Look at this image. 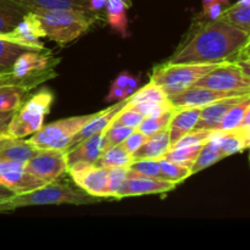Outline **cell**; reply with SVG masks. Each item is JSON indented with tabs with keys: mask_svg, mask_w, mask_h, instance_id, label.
Wrapping results in <instances>:
<instances>
[{
	"mask_svg": "<svg viewBox=\"0 0 250 250\" xmlns=\"http://www.w3.org/2000/svg\"><path fill=\"white\" fill-rule=\"evenodd\" d=\"M14 112H0V134H7V127Z\"/></svg>",
	"mask_w": 250,
	"mask_h": 250,
	"instance_id": "obj_44",
	"label": "cell"
},
{
	"mask_svg": "<svg viewBox=\"0 0 250 250\" xmlns=\"http://www.w3.org/2000/svg\"><path fill=\"white\" fill-rule=\"evenodd\" d=\"M220 20L250 33V5L236 2L232 6L225 7Z\"/></svg>",
	"mask_w": 250,
	"mask_h": 250,
	"instance_id": "obj_29",
	"label": "cell"
},
{
	"mask_svg": "<svg viewBox=\"0 0 250 250\" xmlns=\"http://www.w3.org/2000/svg\"><path fill=\"white\" fill-rule=\"evenodd\" d=\"M0 185L15 194H23L46 185V182L27 172L24 164L0 160Z\"/></svg>",
	"mask_w": 250,
	"mask_h": 250,
	"instance_id": "obj_11",
	"label": "cell"
},
{
	"mask_svg": "<svg viewBox=\"0 0 250 250\" xmlns=\"http://www.w3.org/2000/svg\"><path fill=\"white\" fill-rule=\"evenodd\" d=\"M170 136H168V129L154 133L148 137L143 146L138 149L134 154H132L133 160L138 159H159L164 158L167 150L170 149Z\"/></svg>",
	"mask_w": 250,
	"mask_h": 250,
	"instance_id": "obj_21",
	"label": "cell"
},
{
	"mask_svg": "<svg viewBox=\"0 0 250 250\" xmlns=\"http://www.w3.org/2000/svg\"><path fill=\"white\" fill-rule=\"evenodd\" d=\"M9 41L27 46L32 50H44L45 46L41 41L45 37L41 21L34 12H27L26 16L16 24L14 29L4 34H0Z\"/></svg>",
	"mask_w": 250,
	"mask_h": 250,
	"instance_id": "obj_12",
	"label": "cell"
},
{
	"mask_svg": "<svg viewBox=\"0 0 250 250\" xmlns=\"http://www.w3.org/2000/svg\"><path fill=\"white\" fill-rule=\"evenodd\" d=\"M132 109L138 111L139 114L146 117H155L170 111L173 107L171 106L170 102H142V103H127Z\"/></svg>",
	"mask_w": 250,
	"mask_h": 250,
	"instance_id": "obj_38",
	"label": "cell"
},
{
	"mask_svg": "<svg viewBox=\"0 0 250 250\" xmlns=\"http://www.w3.org/2000/svg\"><path fill=\"white\" fill-rule=\"evenodd\" d=\"M37 15L45 37L60 46L76 41L87 33L98 20V14H84L76 10H38L31 11Z\"/></svg>",
	"mask_w": 250,
	"mask_h": 250,
	"instance_id": "obj_3",
	"label": "cell"
},
{
	"mask_svg": "<svg viewBox=\"0 0 250 250\" xmlns=\"http://www.w3.org/2000/svg\"><path fill=\"white\" fill-rule=\"evenodd\" d=\"M220 62H165L156 66L150 75V81L161 88L166 95L180 94L211 71Z\"/></svg>",
	"mask_w": 250,
	"mask_h": 250,
	"instance_id": "obj_5",
	"label": "cell"
},
{
	"mask_svg": "<svg viewBox=\"0 0 250 250\" xmlns=\"http://www.w3.org/2000/svg\"><path fill=\"white\" fill-rule=\"evenodd\" d=\"M36 153L37 149L33 148L27 139H14L9 146L0 150V160L26 164Z\"/></svg>",
	"mask_w": 250,
	"mask_h": 250,
	"instance_id": "obj_26",
	"label": "cell"
},
{
	"mask_svg": "<svg viewBox=\"0 0 250 250\" xmlns=\"http://www.w3.org/2000/svg\"><path fill=\"white\" fill-rule=\"evenodd\" d=\"M103 198L93 197L75 183L55 180L37 189L23 194H15L10 199L2 202L4 211H12L19 208L38 207V205H88L102 202Z\"/></svg>",
	"mask_w": 250,
	"mask_h": 250,
	"instance_id": "obj_2",
	"label": "cell"
},
{
	"mask_svg": "<svg viewBox=\"0 0 250 250\" xmlns=\"http://www.w3.org/2000/svg\"><path fill=\"white\" fill-rule=\"evenodd\" d=\"M159 165H160L161 178L170 181V182L175 183L176 186L178 183L183 182L185 180H187L189 176H192L190 175L189 167L178 165V164L172 163V161L167 160L165 158L159 159Z\"/></svg>",
	"mask_w": 250,
	"mask_h": 250,
	"instance_id": "obj_32",
	"label": "cell"
},
{
	"mask_svg": "<svg viewBox=\"0 0 250 250\" xmlns=\"http://www.w3.org/2000/svg\"><path fill=\"white\" fill-rule=\"evenodd\" d=\"M195 85L232 93H250V76L232 60L222 61L203 76Z\"/></svg>",
	"mask_w": 250,
	"mask_h": 250,
	"instance_id": "obj_8",
	"label": "cell"
},
{
	"mask_svg": "<svg viewBox=\"0 0 250 250\" xmlns=\"http://www.w3.org/2000/svg\"><path fill=\"white\" fill-rule=\"evenodd\" d=\"M131 5L132 0H107L105 5L107 23L122 37L127 36V29H128L127 10L131 7Z\"/></svg>",
	"mask_w": 250,
	"mask_h": 250,
	"instance_id": "obj_22",
	"label": "cell"
},
{
	"mask_svg": "<svg viewBox=\"0 0 250 250\" xmlns=\"http://www.w3.org/2000/svg\"><path fill=\"white\" fill-rule=\"evenodd\" d=\"M138 84H139V77H131V76H129L128 82H127V87L136 90L137 87H138Z\"/></svg>",
	"mask_w": 250,
	"mask_h": 250,
	"instance_id": "obj_49",
	"label": "cell"
},
{
	"mask_svg": "<svg viewBox=\"0 0 250 250\" xmlns=\"http://www.w3.org/2000/svg\"><path fill=\"white\" fill-rule=\"evenodd\" d=\"M128 78H129V73L127 72V71H125V72L120 73V75L116 77V80H115L112 83L116 84L117 87L120 88H126L127 82H128Z\"/></svg>",
	"mask_w": 250,
	"mask_h": 250,
	"instance_id": "obj_46",
	"label": "cell"
},
{
	"mask_svg": "<svg viewBox=\"0 0 250 250\" xmlns=\"http://www.w3.org/2000/svg\"><path fill=\"white\" fill-rule=\"evenodd\" d=\"M67 173L78 188L93 197L105 198L109 168L100 167L94 164H80L68 167Z\"/></svg>",
	"mask_w": 250,
	"mask_h": 250,
	"instance_id": "obj_10",
	"label": "cell"
},
{
	"mask_svg": "<svg viewBox=\"0 0 250 250\" xmlns=\"http://www.w3.org/2000/svg\"><path fill=\"white\" fill-rule=\"evenodd\" d=\"M54 94L49 89H42L14 111L7 127V136L23 139L32 136L43 127L44 119L50 112Z\"/></svg>",
	"mask_w": 250,
	"mask_h": 250,
	"instance_id": "obj_6",
	"label": "cell"
},
{
	"mask_svg": "<svg viewBox=\"0 0 250 250\" xmlns=\"http://www.w3.org/2000/svg\"><path fill=\"white\" fill-rule=\"evenodd\" d=\"M103 133H98L95 136L87 138L85 141L76 144L72 148L65 151L66 163L68 167L80 164H95L102 153L103 149Z\"/></svg>",
	"mask_w": 250,
	"mask_h": 250,
	"instance_id": "obj_17",
	"label": "cell"
},
{
	"mask_svg": "<svg viewBox=\"0 0 250 250\" xmlns=\"http://www.w3.org/2000/svg\"><path fill=\"white\" fill-rule=\"evenodd\" d=\"M202 107H189V109H175L168 124V136L172 146L176 141L186 133L195 128L200 116Z\"/></svg>",
	"mask_w": 250,
	"mask_h": 250,
	"instance_id": "obj_19",
	"label": "cell"
},
{
	"mask_svg": "<svg viewBox=\"0 0 250 250\" xmlns=\"http://www.w3.org/2000/svg\"><path fill=\"white\" fill-rule=\"evenodd\" d=\"M14 139L15 138L7 136V134H0V150H1V149H4L6 146H9V144L11 143Z\"/></svg>",
	"mask_w": 250,
	"mask_h": 250,
	"instance_id": "obj_48",
	"label": "cell"
},
{
	"mask_svg": "<svg viewBox=\"0 0 250 250\" xmlns=\"http://www.w3.org/2000/svg\"><path fill=\"white\" fill-rule=\"evenodd\" d=\"M27 11L38 10H76L84 14H97L90 11L89 0H11Z\"/></svg>",
	"mask_w": 250,
	"mask_h": 250,
	"instance_id": "obj_20",
	"label": "cell"
},
{
	"mask_svg": "<svg viewBox=\"0 0 250 250\" xmlns=\"http://www.w3.org/2000/svg\"><path fill=\"white\" fill-rule=\"evenodd\" d=\"M175 188V183L164 180V178L144 177V176L133 175L128 171L124 198L149 194H164V193L171 192Z\"/></svg>",
	"mask_w": 250,
	"mask_h": 250,
	"instance_id": "obj_15",
	"label": "cell"
},
{
	"mask_svg": "<svg viewBox=\"0 0 250 250\" xmlns=\"http://www.w3.org/2000/svg\"><path fill=\"white\" fill-rule=\"evenodd\" d=\"M127 103H128V98H126V99L124 100H120L116 104H112L111 106L106 107V109L102 110V111L95 112L92 116V119L80 129V132H78L75 137H73L67 149L72 148L76 144L81 143V142L85 141L87 138H90V137L95 136V134L104 132L105 129L109 127V125L111 124L112 120L115 119V116L124 109V106ZM67 149H66V150H67Z\"/></svg>",
	"mask_w": 250,
	"mask_h": 250,
	"instance_id": "obj_14",
	"label": "cell"
},
{
	"mask_svg": "<svg viewBox=\"0 0 250 250\" xmlns=\"http://www.w3.org/2000/svg\"><path fill=\"white\" fill-rule=\"evenodd\" d=\"M28 50H32V49L0 36V75L10 72L20 55Z\"/></svg>",
	"mask_w": 250,
	"mask_h": 250,
	"instance_id": "obj_27",
	"label": "cell"
},
{
	"mask_svg": "<svg viewBox=\"0 0 250 250\" xmlns=\"http://www.w3.org/2000/svg\"><path fill=\"white\" fill-rule=\"evenodd\" d=\"M0 212H5L4 208H2V202H0Z\"/></svg>",
	"mask_w": 250,
	"mask_h": 250,
	"instance_id": "obj_52",
	"label": "cell"
},
{
	"mask_svg": "<svg viewBox=\"0 0 250 250\" xmlns=\"http://www.w3.org/2000/svg\"><path fill=\"white\" fill-rule=\"evenodd\" d=\"M27 12L26 9L11 0H0V34L14 29Z\"/></svg>",
	"mask_w": 250,
	"mask_h": 250,
	"instance_id": "obj_25",
	"label": "cell"
},
{
	"mask_svg": "<svg viewBox=\"0 0 250 250\" xmlns=\"http://www.w3.org/2000/svg\"><path fill=\"white\" fill-rule=\"evenodd\" d=\"M248 111H250V97H247L246 99L239 102L238 104L233 105L226 112V115H225L224 119L220 122L219 127H217V131H229V129L241 127L244 116Z\"/></svg>",
	"mask_w": 250,
	"mask_h": 250,
	"instance_id": "obj_31",
	"label": "cell"
},
{
	"mask_svg": "<svg viewBox=\"0 0 250 250\" xmlns=\"http://www.w3.org/2000/svg\"><path fill=\"white\" fill-rule=\"evenodd\" d=\"M247 97H250V93L246 94L234 95V97L225 98V99L217 100V102L211 103L207 106L200 109L199 121H198L195 128L197 129H217L220 122L224 119L226 112L231 109L233 105L238 104Z\"/></svg>",
	"mask_w": 250,
	"mask_h": 250,
	"instance_id": "obj_16",
	"label": "cell"
},
{
	"mask_svg": "<svg viewBox=\"0 0 250 250\" xmlns=\"http://www.w3.org/2000/svg\"><path fill=\"white\" fill-rule=\"evenodd\" d=\"M132 160L133 159H132L131 154L127 153L121 144H117V146L105 149L102 155L95 161L94 165L105 168L127 167L132 163Z\"/></svg>",
	"mask_w": 250,
	"mask_h": 250,
	"instance_id": "obj_28",
	"label": "cell"
},
{
	"mask_svg": "<svg viewBox=\"0 0 250 250\" xmlns=\"http://www.w3.org/2000/svg\"><path fill=\"white\" fill-rule=\"evenodd\" d=\"M143 120H144L143 115H141L138 111L132 109L128 104H126L124 106V109H122L116 116H115V119L112 120L111 124L119 125V126L131 127V128L137 129Z\"/></svg>",
	"mask_w": 250,
	"mask_h": 250,
	"instance_id": "obj_40",
	"label": "cell"
},
{
	"mask_svg": "<svg viewBox=\"0 0 250 250\" xmlns=\"http://www.w3.org/2000/svg\"><path fill=\"white\" fill-rule=\"evenodd\" d=\"M94 114L61 119L49 125H43L38 132L29 136V144L37 150H63L68 148L73 137L92 119Z\"/></svg>",
	"mask_w": 250,
	"mask_h": 250,
	"instance_id": "obj_7",
	"label": "cell"
},
{
	"mask_svg": "<svg viewBox=\"0 0 250 250\" xmlns=\"http://www.w3.org/2000/svg\"><path fill=\"white\" fill-rule=\"evenodd\" d=\"M29 89L17 84H0V112H14L23 103Z\"/></svg>",
	"mask_w": 250,
	"mask_h": 250,
	"instance_id": "obj_24",
	"label": "cell"
},
{
	"mask_svg": "<svg viewBox=\"0 0 250 250\" xmlns=\"http://www.w3.org/2000/svg\"><path fill=\"white\" fill-rule=\"evenodd\" d=\"M15 193H12L11 190H9L7 188H5L4 186L0 185V202H5V200L10 199L11 197H14Z\"/></svg>",
	"mask_w": 250,
	"mask_h": 250,
	"instance_id": "obj_47",
	"label": "cell"
},
{
	"mask_svg": "<svg viewBox=\"0 0 250 250\" xmlns=\"http://www.w3.org/2000/svg\"><path fill=\"white\" fill-rule=\"evenodd\" d=\"M216 129H192L190 132L186 133L185 136L181 137L178 141H176L170 148H181V146H203L207 143Z\"/></svg>",
	"mask_w": 250,
	"mask_h": 250,
	"instance_id": "obj_36",
	"label": "cell"
},
{
	"mask_svg": "<svg viewBox=\"0 0 250 250\" xmlns=\"http://www.w3.org/2000/svg\"><path fill=\"white\" fill-rule=\"evenodd\" d=\"M168 100L166 93L156 85L153 81L142 87L141 89L134 92L128 97V103H142V102H166Z\"/></svg>",
	"mask_w": 250,
	"mask_h": 250,
	"instance_id": "obj_34",
	"label": "cell"
},
{
	"mask_svg": "<svg viewBox=\"0 0 250 250\" xmlns=\"http://www.w3.org/2000/svg\"><path fill=\"white\" fill-rule=\"evenodd\" d=\"M128 168L127 167H112L109 168L107 183L105 188V198L106 199H122L125 188H126Z\"/></svg>",
	"mask_w": 250,
	"mask_h": 250,
	"instance_id": "obj_30",
	"label": "cell"
},
{
	"mask_svg": "<svg viewBox=\"0 0 250 250\" xmlns=\"http://www.w3.org/2000/svg\"><path fill=\"white\" fill-rule=\"evenodd\" d=\"M173 110L175 109L170 110V111L165 112V114L160 115V116L146 117L137 129L142 132V133L146 134V136H151V134L158 133V132L164 131V129H167L170 120L172 117Z\"/></svg>",
	"mask_w": 250,
	"mask_h": 250,
	"instance_id": "obj_37",
	"label": "cell"
},
{
	"mask_svg": "<svg viewBox=\"0 0 250 250\" xmlns=\"http://www.w3.org/2000/svg\"><path fill=\"white\" fill-rule=\"evenodd\" d=\"M246 94V93H232V92H221V90L210 89V88L193 85L188 89L183 90L180 94L168 97L171 106L173 109H189V107H204L211 103L217 100L225 99V98L234 97V95Z\"/></svg>",
	"mask_w": 250,
	"mask_h": 250,
	"instance_id": "obj_13",
	"label": "cell"
},
{
	"mask_svg": "<svg viewBox=\"0 0 250 250\" xmlns=\"http://www.w3.org/2000/svg\"><path fill=\"white\" fill-rule=\"evenodd\" d=\"M249 32L226 23L222 20L208 21L198 27L187 41L172 54L168 62H222L249 44Z\"/></svg>",
	"mask_w": 250,
	"mask_h": 250,
	"instance_id": "obj_1",
	"label": "cell"
},
{
	"mask_svg": "<svg viewBox=\"0 0 250 250\" xmlns=\"http://www.w3.org/2000/svg\"><path fill=\"white\" fill-rule=\"evenodd\" d=\"M227 6V4L222 1H216L210 4L209 6H207L205 9H203L202 16L208 19V21H215V20H219L221 16L222 11L225 10V7Z\"/></svg>",
	"mask_w": 250,
	"mask_h": 250,
	"instance_id": "obj_42",
	"label": "cell"
},
{
	"mask_svg": "<svg viewBox=\"0 0 250 250\" xmlns=\"http://www.w3.org/2000/svg\"><path fill=\"white\" fill-rule=\"evenodd\" d=\"M59 62L60 59L55 58L45 49L28 50L20 55L10 72L0 75V84L10 83L22 85L31 90L55 77V67Z\"/></svg>",
	"mask_w": 250,
	"mask_h": 250,
	"instance_id": "obj_4",
	"label": "cell"
},
{
	"mask_svg": "<svg viewBox=\"0 0 250 250\" xmlns=\"http://www.w3.org/2000/svg\"><path fill=\"white\" fill-rule=\"evenodd\" d=\"M236 2H238V4H243V5H250V0H237Z\"/></svg>",
	"mask_w": 250,
	"mask_h": 250,
	"instance_id": "obj_51",
	"label": "cell"
},
{
	"mask_svg": "<svg viewBox=\"0 0 250 250\" xmlns=\"http://www.w3.org/2000/svg\"><path fill=\"white\" fill-rule=\"evenodd\" d=\"M222 159H225L224 153L221 151L220 146H217L216 141L211 137L207 143L203 144L197 159L194 160L193 165L190 166V175H195V173L215 165Z\"/></svg>",
	"mask_w": 250,
	"mask_h": 250,
	"instance_id": "obj_23",
	"label": "cell"
},
{
	"mask_svg": "<svg viewBox=\"0 0 250 250\" xmlns=\"http://www.w3.org/2000/svg\"><path fill=\"white\" fill-rule=\"evenodd\" d=\"M127 95L125 93V88H120L117 87L116 84L112 83L111 87H110L109 94L107 97L105 98V102L106 103H114V102H120V100L126 99Z\"/></svg>",
	"mask_w": 250,
	"mask_h": 250,
	"instance_id": "obj_43",
	"label": "cell"
},
{
	"mask_svg": "<svg viewBox=\"0 0 250 250\" xmlns=\"http://www.w3.org/2000/svg\"><path fill=\"white\" fill-rule=\"evenodd\" d=\"M212 138L216 141L225 158L243 153L250 146V127L241 126L229 131H217Z\"/></svg>",
	"mask_w": 250,
	"mask_h": 250,
	"instance_id": "obj_18",
	"label": "cell"
},
{
	"mask_svg": "<svg viewBox=\"0 0 250 250\" xmlns=\"http://www.w3.org/2000/svg\"><path fill=\"white\" fill-rule=\"evenodd\" d=\"M148 137L149 136H146V134L142 133V132H139L138 129H136V131L132 132V133L129 134L124 142H122L121 146H124V149L127 151V153L132 155V154L136 153V151L143 146L144 142L148 139Z\"/></svg>",
	"mask_w": 250,
	"mask_h": 250,
	"instance_id": "obj_41",
	"label": "cell"
},
{
	"mask_svg": "<svg viewBox=\"0 0 250 250\" xmlns=\"http://www.w3.org/2000/svg\"><path fill=\"white\" fill-rule=\"evenodd\" d=\"M24 170L44 182L59 180L67 173L68 166L63 150H37V153L24 164Z\"/></svg>",
	"mask_w": 250,
	"mask_h": 250,
	"instance_id": "obj_9",
	"label": "cell"
},
{
	"mask_svg": "<svg viewBox=\"0 0 250 250\" xmlns=\"http://www.w3.org/2000/svg\"><path fill=\"white\" fill-rule=\"evenodd\" d=\"M107 0H89V9L90 11L99 14L103 9H105Z\"/></svg>",
	"mask_w": 250,
	"mask_h": 250,
	"instance_id": "obj_45",
	"label": "cell"
},
{
	"mask_svg": "<svg viewBox=\"0 0 250 250\" xmlns=\"http://www.w3.org/2000/svg\"><path fill=\"white\" fill-rule=\"evenodd\" d=\"M203 1V9H205L207 6H209L210 4H212V2H216V1H222L225 2V4L229 5V0H202Z\"/></svg>",
	"mask_w": 250,
	"mask_h": 250,
	"instance_id": "obj_50",
	"label": "cell"
},
{
	"mask_svg": "<svg viewBox=\"0 0 250 250\" xmlns=\"http://www.w3.org/2000/svg\"><path fill=\"white\" fill-rule=\"evenodd\" d=\"M133 131H136V129L131 128V127L110 124L109 127L103 133V149L105 150V149L110 148V146L121 144Z\"/></svg>",
	"mask_w": 250,
	"mask_h": 250,
	"instance_id": "obj_39",
	"label": "cell"
},
{
	"mask_svg": "<svg viewBox=\"0 0 250 250\" xmlns=\"http://www.w3.org/2000/svg\"><path fill=\"white\" fill-rule=\"evenodd\" d=\"M127 168L133 175L144 176V177L161 178L160 165H159V160H155V159L132 160V163L127 166Z\"/></svg>",
	"mask_w": 250,
	"mask_h": 250,
	"instance_id": "obj_35",
	"label": "cell"
},
{
	"mask_svg": "<svg viewBox=\"0 0 250 250\" xmlns=\"http://www.w3.org/2000/svg\"><path fill=\"white\" fill-rule=\"evenodd\" d=\"M203 146H181V148H170L167 153L164 155V158L172 163L178 164V165L189 167L193 165L194 160L197 159L199 150Z\"/></svg>",
	"mask_w": 250,
	"mask_h": 250,
	"instance_id": "obj_33",
	"label": "cell"
}]
</instances>
